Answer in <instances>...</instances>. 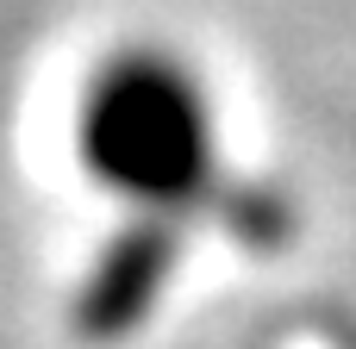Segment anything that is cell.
I'll list each match as a JSON object with an SVG mask.
<instances>
[{
    "label": "cell",
    "mask_w": 356,
    "mask_h": 349,
    "mask_svg": "<svg viewBox=\"0 0 356 349\" xmlns=\"http://www.w3.org/2000/svg\"><path fill=\"white\" fill-rule=\"evenodd\" d=\"M75 156L88 181L125 219H175V225H232L238 187L225 169V125L207 69L163 44L131 37L113 44L75 100Z\"/></svg>",
    "instance_id": "6da1fadb"
},
{
    "label": "cell",
    "mask_w": 356,
    "mask_h": 349,
    "mask_svg": "<svg viewBox=\"0 0 356 349\" xmlns=\"http://www.w3.org/2000/svg\"><path fill=\"white\" fill-rule=\"evenodd\" d=\"M188 244H194V225H175V219H125L100 237V250L88 256L81 281H75V300H69V325L81 343H131L169 300L181 262H188Z\"/></svg>",
    "instance_id": "7a4b0ae2"
}]
</instances>
